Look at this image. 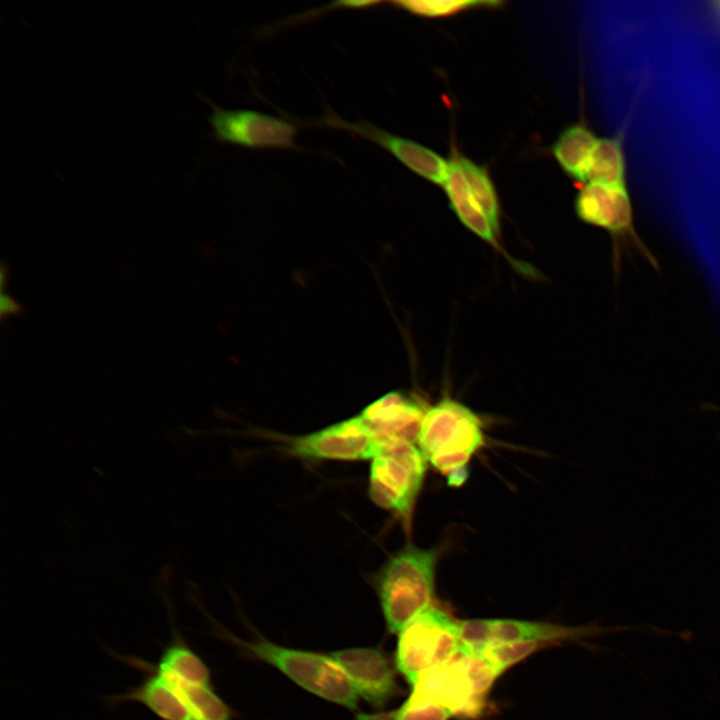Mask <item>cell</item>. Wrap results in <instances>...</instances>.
Here are the masks:
<instances>
[{
  "instance_id": "cell-1",
  "label": "cell",
  "mask_w": 720,
  "mask_h": 720,
  "mask_svg": "<svg viewBox=\"0 0 720 720\" xmlns=\"http://www.w3.org/2000/svg\"><path fill=\"white\" fill-rule=\"evenodd\" d=\"M499 676L486 658L462 644L451 660L420 675L407 699L442 709L451 718L477 719L485 712Z\"/></svg>"
},
{
  "instance_id": "cell-14",
  "label": "cell",
  "mask_w": 720,
  "mask_h": 720,
  "mask_svg": "<svg viewBox=\"0 0 720 720\" xmlns=\"http://www.w3.org/2000/svg\"><path fill=\"white\" fill-rule=\"evenodd\" d=\"M148 672L138 686L111 697L110 702L140 703L161 720H193L176 685L150 666Z\"/></svg>"
},
{
  "instance_id": "cell-16",
  "label": "cell",
  "mask_w": 720,
  "mask_h": 720,
  "mask_svg": "<svg viewBox=\"0 0 720 720\" xmlns=\"http://www.w3.org/2000/svg\"><path fill=\"white\" fill-rule=\"evenodd\" d=\"M150 667L181 683L210 685L209 668L178 634L162 651L159 661Z\"/></svg>"
},
{
  "instance_id": "cell-10",
  "label": "cell",
  "mask_w": 720,
  "mask_h": 720,
  "mask_svg": "<svg viewBox=\"0 0 720 720\" xmlns=\"http://www.w3.org/2000/svg\"><path fill=\"white\" fill-rule=\"evenodd\" d=\"M345 672L358 696L374 708L384 707L401 694L396 665L376 647H354L330 654ZM397 669V668H396Z\"/></svg>"
},
{
  "instance_id": "cell-15",
  "label": "cell",
  "mask_w": 720,
  "mask_h": 720,
  "mask_svg": "<svg viewBox=\"0 0 720 720\" xmlns=\"http://www.w3.org/2000/svg\"><path fill=\"white\" fill-rule=\"evenodd\" d=\"M444 184L449 205L461 223L476 236L500 250L496 235L486 213L470 192L465 177L456 161L452 159Z\"/></svg>"
},
{
  "instance_id": "cell-22",
  "label": "cell",
  "mask_w": 720,
  "mask_h": 720,
  "mask_svg": "<svg viewBox=\"0 0 720 720\" xmlns=\"http://www.w3.org/2000/svg\"><path fill=\"white\" fill-rule=\"evenodd\" d=\"M398 8L422 17H444L454 15L466 9L479 6H496L500 2L495 1H468V0H442V1H419L405 0L390 2Z\"/></svg>"
},
{
  "instance_id": "cell-4",
  "label": "cell",
  "mask_w": 720,
  "mask_h": 720,
  "mask_svg": "<svg viewBox=\"0 0 720 720\" xmlns=\"http://www.w3.org/2000/svg\"><path fill=\"white\" fill-rule=\"evenodd\" d=\"M225 635L249 655L275 667L308 692L351 710L357 708L358 694L331 655L284 647L265 638L245 641L228 632Z\"/></svg>"
},
{
  "instance_id": "cell-11",
  "label": "cell",
  "mask_w": 720,
  "mask_h": 720,
  "mask_svg": "<svg viewBox=\"0 0 720 720\" xmlns=\"http://www.w3.org/2000/svg\"><path fill=\"white\" fill-rule=\"evenodd\" d=\"M289 451L305 459L371 460L377 442L362 418L356 416L292 440Z\"/></svg>"
},
{
  "instance_id": "cell-9",
  "label": "cell",
  "mask_w": 720,
  "mask_h": 720,
  "mask_svg": "<svg viewBox=\"0 0 720 720\" xmlns=\"http://www.w3.org/2000/svg\"><path fill=\"white\" fill-rule=\"evenodd\" d=\"M218 141L257 149H295L296 127L283 119L248 109L213 107L208 117Z\"/></svg>"
},
{
  "instance_id": "cell-20",
  "label": "cell",
  "mask_w": 720,
  "mask_h": 720,
  "mask_svg": "<svg viewBox=\"0 0 720 720\" xmlns=\"http://www.w3.org/2000/svg\"><path fill=\"white\" fill-rule=\"evenodd\" d=\"M467 182L468 188L499 234V204L496 191L487 171L460 156L455 158Z\"/></svg>"
},
{
  "instance_id": "cell-7",
  "label": "cell",
  "mask_w": 720,
  "mask_h": 720,
  "mask_svg": "<svg viewBox=\"0 0 720 720\" xmlns=\"http://www.w3.org/2000/svg\"><path fill=\"white\" fill-rule=\"evenodd\" d=\"M575 211L586 224L607 230L614 239L615 259L619 264V243L631 244L655 269L656 257L638 236L633 210L625 186L585 184L576 196Z\"/></svg>"
},
{
  "instance_id": "cell-13",
  "label": "cell",
  "mask_w": 720,
  "mask_h": 720,
  "mask_svg": "<svg viewBox=\"0 0 720 720\" xmlns=\"http://www.w3.org/2000/svg\"><path fill=\"white\" fill-rule=\"evenodd\" d=\"M427 408L399 392H391L368 406L359 416L378 444L410 442L417 444Z\"/></svg>"
},
{
  "instance_id": "cell-21",
  "label": "cell",
  "mask_w": 720,
  "mask_h": 720,
  "mask_svg": "<svg viewBox=\"0 0 720 720\" xmlns=\"http://www.w3.org/2000/svg\"><path fill=\"white\" fill-rule=\"evenodd\" d=\"M551 645L543 642H503L476 647L464 646L481 654L502 675L510 667Z\"/></svg>"
},
{
  "instance_id": "cell-18",
  "label": "cell",
  "mask_w": 720,
  "mask_h": 720,
  "mask_svg": "<svg viewBox=\"0 0 720 720\" xmlns=\"http://www.w3.org/2000/svg\"><path fill=\"white\" fill-rule=\"evenodd\" d=\"M586 181L608 186H625V161L618 138H600L592 151Z\"/></svg>"
},
{
  "instance_id": "cell-6",
  "label": "cell",
  "mask_w": 720,
  "mask_h": 720,
  "mask_svg": "<svg viewBox=\"0 0 720 720\" xmlns=\"http://www.w3.org/2000/svg\"><path fill=\"white\" fill-rule=\"evenodd\" d=\"M426 464L415 443L378 444L370 465V498L386 510L407 515L422 486Z\"/></svg>"
},
{
  "instance_id": "cell-25",
  "label": "cell",
  "mask_w": 720,
  "mask_h": 720,
  "mask_svg": "<svg viewBox=\"0 0 720 720\" xmlns=\"http://www.w3.org/2000/svg\"><path fill=\"white\" fill-rule=\"evenodd\" d=\"M380 1H346V2H339L337 5H341V7L344 8H353V9H361V8H370L377 4H380Z\"/></svg>"
},
{
  "instance_id": "cell-26",
  "label": "cell",
  "mask_w": 720,
  "mask_h": 720,
  "mask_svg": "<svg viewBox=\"0 0 720 720\" xmlns=\"http://www.w3.org/2000/svg\"><path fill=\"white\" fill-rule=\"evenodd\" d=\"M718 5H719V8H720V2L718 3Z\"/></svg>"
},
{
  "instance_id": "cell-5",
  "label": "cell",
  "mask_w": 720,
  "mask_h": 720,
  "mask_svg": "<svg viewBox=\"0 0 720 720\" xmlns=\"http://www.w3.org/2000/svg\"><path fill=\"white\" fill-rule=\"evenodd\" d=\"M461 648L460 621L432 605L398 633L395 665L412 685L424 672L451 660Z\"/></svg>"
},
{
  "instance_id": "cell-17",
  "label": "cell",
  "mask_w": 720,
  "mask_h": 720,
  "mask_svg": "<svg viewBox=\"0 0 720 720\" xmlns=\"http://www.w3.org/2000/svg\"><path fill=\"white\" fill-rule=\"evenodd\" d=\"M587 127L577 124L566 128L555 141L552 152L567 175L585 182L592 151L597 142Z\"/></svg>"
},
{
  "instance_id": "cell-23",
  "label": "cell",
  "mask_w": 720,
  "mask_h": 720,
  "mask_svg": "<svg viewBox=\"0 0 720 720\" xmlns=\"http://www.w3.org/2000/svg\"><path fill=\"white\" fill-rule=\"evenodd\" d=\"M20 311L19 305L9 296L1 295V315L16 314Z\"/></svg>"
},
{
  "instance_id": "cell-24",
  "label": "cell",
  "mask_w": 720,
  "mask_h": 720,
  "mask_svg": "<svg viewBox=\"0 0 720 720\" xmlns=\"http://www.w3.org/2000/svg\"><path fill=\"white\" fill-rule=\"evenodd\" d=\"M395 711L376 712V713H360L355 720H394Z\"/></svg>"
},
{
  "instance_id": "cell-8",
  "label": "cell",
  "mask_w": 720,
  "mask_h": 720,
  "mask_svg": "<svg viewBox=\"0 0 720 720\" xmlns=\"http://www.w3.org/2000/svg\"><path fill=\"white\" fill-rule=\"evenodd\" d=\"M602 629L594 625L564 626L519 619H468L460 621L462 644L469 647L503 642L578 641L596 636Z\"/></svg>"
},
{
  "instance_id": "cell-3",
  "label": "cell",
  "mask_w": 720,
  "mask_h": 720,
  "mask_svg": "<svg viewBox=\"0 0 720 720\" xmlns=\"http://www.w3.org/2000/svg\"><path fill=\"white\" fill-rule=\"evenodd\" d=\"M438 552L407 545L378 572L375 586L390 633H399L417 615L431 607L435 592Z\"/></svg>"
},
{
  "instance_id": "cell-19",
  "label": "cell",
  "mask_w": 720,
  "mask_h": 720,
  "mask_svg": "<svg viewBox=\"0 0 720 720\" xmlns=\"http://www.w3.org/2000/svg\"><path fill=\"white\" fill-rule=\"evenodd\" d=\"M169 679L178 688L193 720H231L230 708L211 685L187 684Z\"/></svg>"
},
{
  "instance_id": "cell-2",
  "label": "cell",
  "mask_w": 720,
  "mask_h": 720,
  "mask_svg": "<svg viewBox=\"0 0 720 720\" xmlns=\"http://www.w3.org/2000/svg\"><path fill=\"white\" fill-rule=\"evenodd\" d=\"M480 418L463 403L443 398L427 408L417 446L427 463L445 474L451 485L465 480L466 465L483 446Z\"/></svg>"
},
{
  "instance_id": "cell-12",
  "label": "cell",
  "mask_w": 720,
  "mask_h": 720,
  "mask_svg": "<svg viewBox=\"0 0 720 720\" xmlns=\"http://www.w3.org/2000/svg\"><path fill=\"white\" fill-rule=\"evenodd\" d=\"M320 122L324 126L348 131L379 145L411 171L431 182L444 185L447 180L450 162L424 145L389 133L367 121L349 122L333 113L327 114Z\"/></svg>"
}]
</instances>
